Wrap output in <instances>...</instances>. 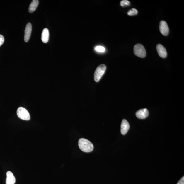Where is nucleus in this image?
<instances>
[{
	"label": "nucleus",
	"mask_w": 184,
	"mask_h": 184,
	"mask_svg": "<svg viewBox=\"0 0 184 184\" xmlns=\"http://www.w3.org/2000/svg\"><path fill=\"white\" fill-rule=\"evenodd\" d=\"M6 184H14L16 183V178L13 173L11 171H8L7 173V178L6 179Z\"/></svg>",
	"instance_id": "10"
},
{
	"label": "nucleus",
	"mask_w": 184,
	"mask_h": 184,
	"mask_svg": "<svg viewBox=\"0 0 184 184\" xmlns=\"http://www.w3.org/2000/svg\"><path fill=\"white\" fill-rule=\"evenodd\" d=\"M156 50L160 57L165 58L167 57V52L166 50L163 46L161 44H158L156 46Z\"/></svg>",
	"instance_id": "8"
},
{
	"label": "nucleus",
	"mask_w": 184,
	"mask_h": 184,
	"mask_svg": "<svg viewBox=\"0 0 184 184\" xmlns=\"http://www.w3.org/2000/svg\"><path fill=\"white\" fill-rule=\"evenodd\" d=\"M130 128V125L126 120L124 119L122 120L121 125V133L123 135L126 134Z\"/></svg>",
	"instance_id": "9"
},
{
	"label": "nucleus",
	"mask_w": 184,
	"mask_h": 184,
	"mask_svg": "<svg viewBox=\"0 0 184 184\" xmlns=\"http://www.w3.org/2000/svg\"><path fill=\"white\" fill-rule=\"evenodd\" d=\"M49 38V30L47 28L43 29L42 33L41 40L43 43H46L48 42Z\"/></svg>",
	"instance_id": "11"
},
{
	"label": "nucleus",
	"mask_w": 184,
	"mask_h": 184,
	"mask_svg": "<svg viewBox=\"0 0 184 184\" xmlns=\"http://www.w3.org/2000/svg\"><path fill=\"white\" fill-rule=\"evenodd\" d=\"M79 146L80 149L83 152H90L93 151V145L91 142L84 138L79 140Z\"/></svg>",
	"instance_id": "1"
},
{
	"label": "nucleus",
	"mask_w": 184,
	"mask_h": 184,
	"mask_svg": "<svg viewBox=\"0 0 184 184\" xmlns=\"http://www.w3.org/2000/svg\"><path fill=\"white\" fill-rule=\"evenodd\" d=\"M106 67L105 64H101L97 67L94 74V80L98 82L105 73Z\"/></svg>",
	"instance_id": "2"
},
{
	"label": "nucleus",
	"mask_w": 184,
	"mask_h": 184,
	"mask_svg": "<svg viewBox=\"0 0 184 184\" xmlns=\"http://www.w3.org/2000/svg\"><path fill=\"white\" fill-rule=\"evenodd\" d=\"M17 114L18 117L22 120L27 121L30 120V114L28 110L24 108L21 107L18 108Z\"/></svg>",
	"instance_id": "4"
},
{
	"label": "nucleus",
	"mask_w": 184,
	"mask_h": 184,
	"mask_svg": "<svg viewBox=\"0 0 184 184\" xmlns=\"http://www.w3.org/2000/svg\"><path fill=\"white\" fill-rule=\"evenodd\" d=\"M177 184H184V177L183 176Z\"/></svg>",
	"instance_id": "17"
},
{
	"label": "nucleus",
	"mask_w": 184,
	"mask_h": 184,
	"mask_svg": "<svg viewBox=\"0 0 184 184\" xmlns=\"http://www.w3.org/2000/svg\"><path fill=\"white\" fill-rule=\"evenodd\" d=\"M39 4L38 0H33L29 7L28 11L30 13H33L35 11Z\"/></svg>",
	"instance_id": "12"
},
{
	"label": "nucleus",
	"mask_w": 184,
	"mask_h": 184,
	"mask_svg": "<svg viewBox=\"0 0 184 184\" xmlns=\"http://www.w3.org/2000/svg\"><path fill=\"white\" fill-rule=\"evenodd\" d=\"M149 114V112L147 109L144 108L138 110L136 113V116L138 118L144 119L147 117Z\"/></svg>",
	"instance_id": "7"
},
{
	"label": "nucleus",
	"mask_w": 184,
	"mask_h": 184,
	"mask_svg": "<svg viewBox=\"0 0 184 184\" xmlns=\"http://www.w3.org/2000/svg\"><path fill=\"white\" fill-rule=\"evenodd\" d=\"M120 5L122 7H125V6H129L130 5V3L129 1L127 0H123L120 2Z\"/></svg>",
	"instance_id": "14"
},
{
	"label": "nucleus",
	"mask_w": 184,
	"mask_h": 184,
	"mask_svg": "<svg viewBox=\"0 0 184 184\" xmlns=\"http://www.w3.org/2000/svg\"><path fill=\"white\" fill-rule=\"evenodd\" d=\"M134 53L135 55L140 58L145 57L146 52L145 47L140 44L136 45L134 47Z\"/></svg>",
	"instance_id": "3"
},
{
	"label": "nucleus",
	"mask_w": 184,
	"mask_h": 184,
	"mask_svg": "<svg viewBox=\"0 0 184 184\" xmlns=\"http://www.w3.org/2000/svg\"><path fill=\"white\" fill-rule=\"evenodd\" d=\"M32 31V25L30 23L27 24L25 30L24 41L27 42L30 40Z\"/></svg>",
	"instance_id": "6"
},
{
	"label": "nucleus",
	"mask_w": 184,
	"mask_h": 184,
	"mask_svg": "<svg viewBox=\"0 0 184 184\" xmlns=\"http://www.w3.org/2000/svg\"><path fill=\"white\" fill-rule=\"evenodd\" d=\"M95 50L96 51L99 52H103L105 51V48L102 46H97L95 47Z\"/></svg>",
	"instance_id": "15"
},
{
	"label": "nucleus",
	"mask_w": 184,
	"mask_h": 184,
	"mask_svg": "<svg viewBox=\"0 0 184 184\" xmlns=\"http://www.w3.org/2000/svg\"><path fill=\"white\" fill-rule=\"evenodd\" d=\"M4 42V37L2 35H0V47L3 44Z\"/></svg>",
	"instance_id": "16"
},
{
	"label": "nucleus",
	"mask_w": 184,
	"mask_h": 184,
	"mask_svg": "<svg viewBox=\"0 0 184 184\" xmlns=\"http://www.w3.org/2000/svg\"><path fill=\"white\" fill-rule=\"evenodd\" d=\"M160 30L163 35L166 36L168 34L169 28L167 23L164 21H161L160 22Z\"/></svg>",
	"instance_id": "5"
},
{
	"label": "nucleus",
	"mask_w": 184,
	"mask_h": 184,
	"mask_svg": "<svg viewBox=\"0 0 184 184\" xmlns=\"http://www.w3.org/2000/svg\"><path fill=\"white\" fill-rule=\"evenodd\" d=\"M137 9H134V8H132V9L130 10L127 13L128 15L130 16L137 15Z\"/></svg>",
	"instance_id": "13"
}]
</instances>
